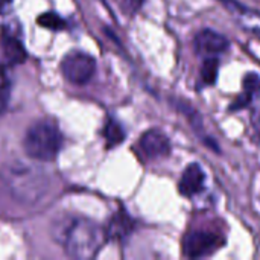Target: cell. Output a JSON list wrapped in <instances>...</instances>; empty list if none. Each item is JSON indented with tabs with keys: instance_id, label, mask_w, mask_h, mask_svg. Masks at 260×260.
Returning a JSON list of instances; mask_svg holds the SVG:
<instances>
[{
	"instance_id": "cell-19",
	"label": "cell",
	"mask_w": 260,
	"mask_h": 260,
	"mask_svg": "<svg viewBox=\"0 0 260 260\" xmlns=\"http://www.w3.org/2000/svg\"><path fill=\"white\" fill-rule=\"evenodd\" d=\"M12 2H14V0H0V14L6 12V11L11 8Z\"/></svg>"
},
{
	"instance_id": "cell-16",
	"label": "cell",
	"mask_w": 260,
	"mask_h": 260,
	"mask_svg": "<svg viewBox=\"0 0 260 260\" xmlns=\"http://www.w3.org/2000/svg\"><path fill=\"white\" fill-rule=\"evenodd\" d=\"M242 91L251 94L254 99L260 96V75L251 72V73H247L244 76V81H242Z\"/></svg>"
},
{
	"instance_id": "cell-8",
	"label": "cell",
	"mask_w": 260,
	"mask_h": 260,
	"mask_svg": "<svg viewBox=\"0 0 260 260\" xmlns=\"http://www.w3.org/2000/svg\"><path fill=\"white\" fill-rule=\"evenodd\" d=\"M0 43H2V50L5 55V59L11 66H17L26 61V49L21 41L20 34L12 29V27H3L2 35H0Z\"/></svg>"
},
{
	"instance_id": "cell-17",
	"label": "cell",
	"mask_w": 260,
	"mask_h": 260,
	"mask_svg": "<svg viewBox=\"0 0 260 260\" xmlns=\"http://www.w3.org/2000/svg\"><path fill=\"white\" fill-rule=\"evenodd\" d=\"M143 3H145V0H122V11L133 15L142 8Z\"/></svg>"
},
{
	"instance_id": "cell-5",
	"label": "cell",
	"mask_w": 260,
	"mask_h": 260,
	"mask_svg": "<svg viewBox=\"0 0 260 260\" xmlns=\"http://www.w3.org/2000/svg\"><path fill=\"white\" fill-rule=\"evenodd\" d=\"M61 72L69 82L84 85L93 78L96 72V61L88 53L70 52L61 62Z\"/></svg>"
},
{
	"instance_id": "cell-11",
	"label": "cell",
	"mask_w": 260,
	"mask_h": 260,
	"mask_svg": "<svg viewBox=\"0 0 260 260\" xmlns=\"http://www.w3.org/2000/svg\"><path fill=\"white\" fill-rule=\"evenodd\" d=\"M174 105L178 108V111H181L184 116H186V119L189 120V123L192 125V128L198 133V136L201 137V140L210 148V149H213L215 152H219V146L210 139V137H207L206 134H204V131H203V120H201V116H200V113L189 104V102H186V101H174Z\"/></svg>"
},
{
	"instance_id": "cell-6",
	"label": "cell",
	"mask_w": 260,
	"mask_h": 260,
	"mask_svg": "<svg viewBox=\"0 0 260 260\" xmlns=\"http://www.w3.org/2000/svg\"><path fill=\"white\" fill-rule=\"evenodd\" d=\"M139 146L145 157L155 160L163 158L171 154V142L168 136L160 129H149L146 131L139 142Z\"/></svg>"
},
{
	"instance_id": "cell-1",
	"label": "cell",
	"mask_w": 260,
	"mask_h": 260,
	"mask_svg": "<svg viewBox=\"0 0 260 260\" xmlns=\"http://www.w3.org/2000/svg\"><path fill=\"white\" fill-rule=\"evenodd\" d=\"M52 235L62 245L69 257L78 260L93 259L108 239L105 230L87 218L58 221L53 225Z\"/></svg>"
},
{
	"instance_id": "cell-4",
	"label": "cell",
	"mask_w": 260,
	"mask_h": 260,
	"mask_svg": "<svg viewBox=\"0 0 260 260\" xmlns=\"http://www.w3.org/2000/svg\"><path fill=\"white\" fill-rule=\"evenodd\" d=\"M225 244V239L212 230H190L183 238V254L190 259L207 257L218 251Z\"/></svg>"
},
{
	"instance_id": "cell-12",
	"label": "cell",
	"mask_w": 260,
	"mask_h": 260,
	"mask_svg": "<svg viewBox=\"0 0 260 260\" xmlns=\"http://www.w3.org/2000/svg\"><path fill=\"white\" fill-rule=\"evenodd\" d=\"M104 137L107 142V148H114L125 140V129L117 120L108 119L104 126Z\"/></svg>"
},
{
	"instance_id": "cell-15",
	"label": "cell",
	"mask_w": 260,
	"mask_h": 260,
	"mask_svg": "<svg viewBox=\"0 0 260 260\" xmlns=\"http://www.w3.org/2000/svg\"><path fill=\"white\" fill-rule=\"evenodd\" d=\"M38 24L52 30H62L66 27V21L55 12H44L38 17Z\"/></svg>"
},
{
	"instance_id": "cell-3",
	"label": "cell",
	"mask_w": 260,
	"mask_h": 260,
	"mask_svg": "<svg viewBox=\"0 0 260 260\" xmlns=\"http://www.w3.org/2000/svg\"><path fill=\"white\" fill-rule=\"evenodd\" d=\"M62 145V136L50 120H38L29 126L23 139L26 154L38 161L53 160Z\"/></svg>"
},
{
	"instance_id": "cell-13",
	"label": "cell",
	"mask_w": 260,
	"mask_h": 260,
	"mask_svg": "<svg viewBox=\"0 0 260 260\" xmlns=\"http://www.w3.org/2000/svg\"><path fill=\"white\" fill-rule=\"evenodd\" d=\"M219 73V59L218 58H206L201 66V82L204 85H213L218 79Z\"/></svg>"
},
{
	"instance_id": "cell-18",
	"label": "cell",
	"mask_w": 260,
	"mask_h": 260,
	"mask_svg": "<svg viewBox=\"0 0 260 260\" xmlns=\"http://www.w3.org/2000/svg\"><path fill=\"white\" fill-rule=\"evenodd\" d=\"M251 125H253V133H254V139L260 143V104L257 107H254L253 114H251Z\"/></svg>"
},
{
	"instance_id": "cell-10",
	"label": "cell",
	"mask_w": 260,
	"mask_h": 260,
	"mask_svg": "<svg viewBox=\"0 0 260 260\" xmlns=\"http://www.w3.org/2000/svg\"><path fill=\"white\" fill-rule=\"evenodd\" d=\"M134 229H136V221L125 210H119L111 218L108 227L105 229V233H107L108 239L125 241L133 233Z\"/></svg>"
},
{
	"instance_id": "cell-9",
	"label": "cell",
	"mask_w": 260,
	"mask_h": 260,
	"mask_svg": "<svg viewBox=\"0 0 260 260\" xmlns=\"http://www.w3.org/2000/svg\"><path fill=\"white\" fill-rule=\"evenodd\" d=\"M204 184H206V174L203 168L198 163H192L184 169L178 181V190L183 197L192 198L204 190Z\"/></svg>"
},
{
	"instance_id": "cell-7",
	"label": "cell",
	"mask_w": 260,
	"mask_h": 260,
	"mask_svg": "<svg viewBox=\"0 0 260 260\" xmlns=\"http://www.w3.org/2000/svg\"><path fill=\"white\" fill-rule=\"evenodd\" d=\"M195 50L200 55H218V53H224L229 46L230 41L227 37H224L222 34L213 30V29H203L195 35Z\"/></svg>"
},
{
	"instance_id": "cell-14",
	"label": "cell",
	"mask_w": 260,
	"mask_h": 260,
	"mask_svg": "<svg viewBox=\"0 0 260 260\" xmlns=\"http://www.w3.org/2000/svg\"><path fill=\"white\" fill-rule=\"evenodd\" d=\"M9 96H11V82L6 70L0 67V114H3L5 110L8 108Z\"/></svg>"
},
{
	"instance_id": "cell-2",
	"label": "cell",
	"mask_w": 260,
	"mask_h": 260,
	"mask_svg": "<svg viewBox=\"0 0 260 260\" xmlns=\"http://www.w3.org/2000/svg\"><path fill=\"white\" fill-rule=\"evenodd\" d=\"M3 181L9 192L24 203L37 201L47 187L44 174L32 166H26L20 161H14L5 166Z\"/></svg>"
}]
</instances>
